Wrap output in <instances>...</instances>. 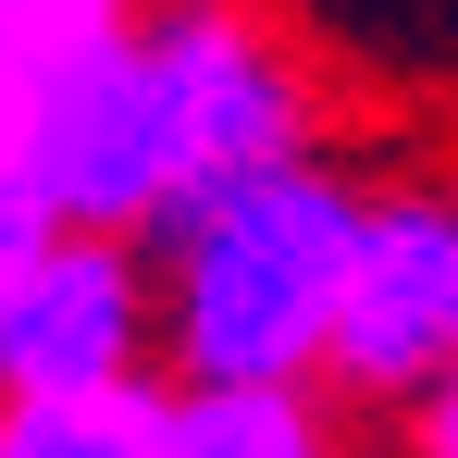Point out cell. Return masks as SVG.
<instances>
[{
    "label": "cell",
    "mask_w": 458,
    "mask_h": 458,
    "mask_svg": "<svg viewBox=\"0 0 458 458\" xmlns=\"http://www.w3.org/2000/svg\"><path fill=\"white\" fill-rule=\"evenodd\" d=\"M347 224L360 174L335 149L260 161L235 186H199L186 211L149 224V285H161V372L174 384H298L335 347L347 298Z\"/></svg>",
    "instance_id": "6da1fadb"
},
{
    "label": "cell",
    "mask_w": 458,
    "mask_h": 458,
    "mask_svg": "<svg viewBox=\"0 0 458 458\" xmlns=\"http://www.w3.org/2000/svg\"><path fill=\"white\" fill-rule=\"evenodd\" d=\"M137 87L161 124L174 211L260 161L322 149V63L285 38L273 0H149L137 13Z\"/></svg>",
    "instance_id": "7a4b0ae2"
},
{
    "label": "cell",
    "mask_w": 458,
    "mask_h": 458,
    "mask_svg": "<svg viewBox=\"0 0 458 458\" xmlns=\"http://www.w3.org/2000/svg\"><path fill=\"white\" fill-rule=\"evenodd\" d=\"M446 360H458V174H360L322 384L347 409H409Z\"/></svg>",
    "instance_id": "3957f363"
},
{
    "label": "cell",
    "mask_w": 458,
    "mask_h": 458,
    "mask_svg": "<svg viewBox=\"0 0 458 458\" xmlns=\"http://www.w3.org/2000/svg\"><path fill=\"white\" fill-rule=\"evenodd\" d=\"M161 360V285H149V235H99L50 224L0 260V396L38 384H99V372H149Z\"/></svg>",
    "instance_id": "277c9868"
},
{
    "label": "cell",
    "mask_w": 458,
    "mask_h": 458,
    "mask_svg": "<svg viewBox=\"0 0 458 458\" xmlns=\"http://www.w3.org/2000/svg\"><path fill=\"white\" fill-rule=\"evenodd\" d=\"M0 458H174V372H99L0 396Z\"/></svg>",
    "instance_id": "5b68a950"
},
{
    "label": "cell",
    "mask_w": 458,
    "mask_h": 458,
    "mask_svg": "<svg viewBox=\"0 0 458 458\" xmlns=\"http://www.w3.org/2000/svg\"><path fill=\"white\" fill-rule=\"evenodd\" d=\"M174 458H360L347 396L322 372L298 384H174Z\"/></svg>",
    "instance_id": "8992f818"
},
{
    "label": "cell",
    "mask_w": 458,
    "mask_h": 458,
    "mask_svg": "<svg viewBox=\"0 0 458 458\" xmlns=\"http://www.w3.org/2000/svg\"><path fill=\"white\" fill-rule=\"evenodd\" d=\"M149 0H0V50L13 63H63V50H99V38H124Z\"/></svg>",
    "instance_id": "52a82bcc"
},
{
    "label": "cell",
    "mask_w": 458,
    "mask_h": 458,
    "mask_svg": "<svg viewBox=\"0 0 458 458\" xmlns=\"http://www.w3.org/2000/svg\"><path fill=\"white\" fill-rule=\"evenodd\" d=\"M396 458H458V360L396 409Z\"/></svg>",
    "instance_id": "ba28073f"
}]
</instances>
